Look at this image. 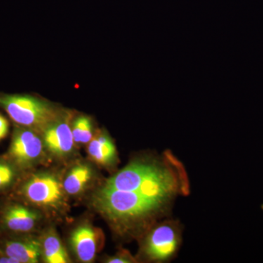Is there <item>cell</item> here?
<instances>
[{
  "mask_svg": "<svg viewBox=\"0 0 263 263\" xmlns=\"http://www.w3.org/2000/svg\"><path fill=\"white\" fill-rule=\"evenodd\" d=\"M103 187L137 192L171 206L179 195L190 191L187 175L171 152L162 160L134 161L107 181Z\"/></svg>",
  "mask_w": 263,
  "mask_h": 263,
  "instance_id": "cell-1",
  "label": "cell"
},
{
  "mask_svg": "<svg viewBox=\"0 0 263 263\" xmlns=\"http://www.w3.org/2000/svg\"><path fill=\"white\" fill-rule=\"evenodd\" d=\"M100 212L110 221L125 228L152 222L159 216L168 212L171 206L137 193L103 187L96 197Z\"/></svg>",
  "mask_w": 263,
  "mask_h": 263,
  "instance_id": "cell-2",
  "label": "cell"
},
{
  "mask_svg": "<svg viewBox=\"0 0 263 263\" xmlns=\"http://www.w3.org/2000/svg\"><path fill=\"white\" fill-rule=\"evenodd\" d=\"M0 106L13 122L30 129H46L56 118L54 110L47 103L28 95L1 96Z\"/></svg>",
  "mask_w": 263,
  "mask_h": 263,
  "instance_id": "cell-3",
  "label": "cell"
},
{
  "mask_svg": "<svg viewBox=\"0 0 263 263\" xmlns=\"http://www.w3.org/2000/svg\"><path fill=\"white\" fill-rule=\"evenodd\" d=\"M181 240L182 230L179 221H162L152 227L147 233L142 245V256L149 262H169L176 257Z\"/></svg>",
  "mask_w": 263,
  "mask_h": 263,
  "instance_id": "cell-4",
  "label": "cell"
},
{
  "mask_svg": "<svg viewBox=\"0 0 263 263\" xmlns=\"http://www.w3.org/2000/svg\"><path fill=\"white\" fill-rule=\"evenodd\" d=\"M22 193L28 201L42 206H56L63 198L61 183L48 174L32 176L24 183Z\"/></svg>",
  "mask_w": 263,
  "mask_h": 263,
  "instance_id": "cell-5",
  "label": "cell"
},
{
  "mask_svg": "<svg viewBox=\"0 0 263 263\" xmlns=\"http://www.w3.org/2000/svg\"><path fill=\"white\" fill-rule=\"evenodd\" d=\"M43 153V142L34 132L17 128L13 133L8 156L15 164L27 167L34 163Z\"/></svg>",
  "mask_w": 263,
  "mask_h": 263,
  "instance_id": "cell-6",
  "label": "cell"
},
{
  "mask_svg": "<svg viewBox=\"0 0 263 263\" xmlns=\"http://www.w3.org/2000/svg\"><path fill=\"white\" fill-rule=\"evenodd\" d=\"M100 232L90 226L79 227L71 235L70 243L79 260L92 262L101 243Z\"/></svg>",
  "mask_w": 263,
  "mask_h": 263,
  "instance_id": "cell-7",
  "label": "cell"
},
{
  "mask_svg": "<svg viewBox=\"0 0 263 263\" xmlns=\"http://www.w3.org/2000/svg\"><path fill=\"white\" fill-rule=\"evenodd\" d=\"M72 128L67 123H51L44 133L45 146L49 152L57 156H65L72 152L74 146Z\"/></svg>",
  "mask_w": 263,
  "mask_h": 263,
  "instance_id": "cell-8",
  "label": "cell"
},
{
  "mask_svg": "<svg viewBox=\"0 0 263 263\" xmlns=\"http://www.w3.org/2000/svg\"><path fill=\"white\" fill-rule=\"evenodd\" d=\"M39 220L37 213L19 204H13L5 209L3 212V226L14 233H29L34 229Z\"/></svg>",
  "mask_w": 263,
  "mask_h": 263,
  "instance_id": "cell-9",
  "label": "cell"
},
{
  "mask_svg": "<svg viewBox=\"0 0 263 263\" xmlns=\"http://www.w3.org/2000/svg\"><path fill=\"white\" fill-rule=\"evenodd\" d=\"M1 254L9 256L18 263H36L42 254V243L34 238H19L6 240Z\"/></svg>",
  "mask_w": 263,
  "mask_h": 263,
  "instance_id": "cell-10",
  "label": "cell"
},
{
  "mask_svg": "<svg viewBox=\"0 0 263 263\" xmlns=\"http://www.w3.org/2000/svg\"><path fill=\"white\" fill-rule=\"evenodd\" d=\"M91 160L100 165L112 167L118 162L117 148L110 137L103 134L91 139L88 146Z\"/></svg>",
  "mask_w": 263,
  "mask_h": 263,
  "instance_id": "cell-11",
  "label": "cell"
},
{
  "mask_svg": "<svg viewBox=\"0 0 263 263\" xmlns=\"http://www.w3.org/2000/svg\"><path fill=\"white\" fill-rule=\"evenodd\" d=\"M92 176L89 166L81 164L74 166L66 176L64 189L69 195H77L86 188Z\"/></svg>",
  "mask_w": 263,
  "mask_h": 263,
  "instance_id": "cell-12",
  "label": "cell"
},
{
  "mask_svg": "<svg viewBox=\"0 0 263 263\" xmlns=\"http://www.w3.org/2000/svg\"><path fill=\"white\" fill-rule=\"evenodd\" d=\"M43 258L48 263H67L70 262L68 255L61 240L54 233L45 237L42 243Z\"/></svg>",
  "mask_w": 263,
  "mask_h": 263,
  "instance_id": "cell-13",
  "label": "cell"
},
{
  "mask_svg": "<svg viewBox=\"0 0 263 263\" xmlns=\"http://www.w3.org/2000/svg\"><path fill=\"white\" fill-rule=\"evenodd\" d=\"M72 133L76 143H89L93 137L91 120L86 117L78 118L72 125Z\"/></svg>",
  "mask_w": 263,
  "mask_h": 263,
  "instance_id": "cell-14",
  "label": "cell"
},
{
  "mask_svg": "<svg viewBox=\"0 0 263 263\" xmlns=\"http://www.w3.org/2000/svg\"><path fill=\"white\" fill-rule=\"evenodd\" d=\"M15 179L14 167L8 162L0 161V190L9 187Z\"/></svg>",
  "mask_w": 263,
  "mask_h": 263,
  "instance_id": "cell-15",
  "label": "cell"
},
{
  "mask_svg": "<svg viewBox=\"0 0 263 263\" xmlns=\"http://www.w3.org/2000/svg\"><path fill=\"white\" fill-rule=\"evenodd\" d=\"M136 259L132 257L127 251H121L120 252L110 257L107 260L108 263H131L136 262Z\"/></svg>",
  "mask_w": 263,
  "mask_h": 263,
  "instance_id": "cell-16",
  "label": "cell"
},
{
  "mask_svg": "<svg viewBox=\"0 0 263 263\" xmlns=\"http://www.w3.org/2000/svg\"><path fill=\"white\" fill-rule=\"evenodd\" d=\"M9 131V123L3 115L0 114V141L4 139Z\"/></svg>",
  "mask_w": 263,
  "mask_h": 263,
  "instance_id": "cell-17",
  "label": "cell"
},
{
  "mask_svg": "<svg viewBox=\"0 0 263 263\" xmlns=\"http://www.w3.org/2000/svg\"><path fill=\"white\" fill-rule=\"evenodd\" d=\"M262 209H263V205H262Z\"/></svg>",
  "mask_w": 263,
  "mask_h": 263,
  "instance_id": "cell-18",
  "label": "cell"
}]
</instances>
